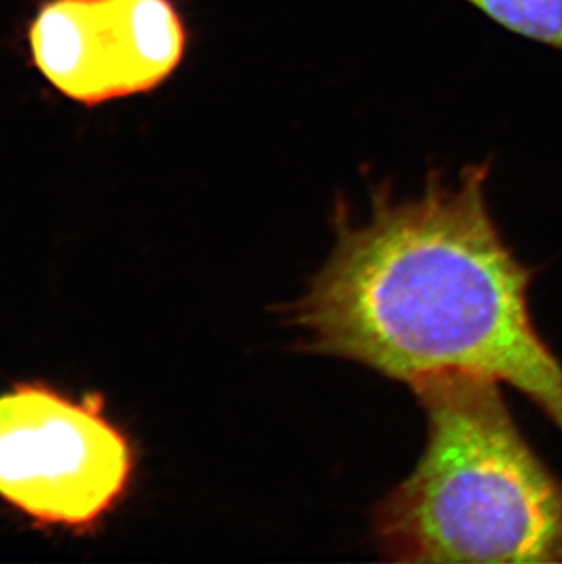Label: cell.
<instances>
[{
	"label": "cell",
	"instance_id": "obj_1",
	"mask_svg": "<svg viewBox=\"0 0 562 564\" xmlns=\"http://www.w3.org/2000/svg\"><path fill=\"white\" fill-rule=\"evenodd\" d=\"M488 161L447 182L431 172L419 196L372 191L307 291L285 310L300 349L360 364L397 382L472 373L531 400L562 433V366L530 311L533 272L500 235Z\"/></svg>",
	"mask_w": 562,
	"mask_h": 564
},
{
	"label": "cell",
	"instance_id": "obj_5",
	"mask_svg": "<svg viewBox=\"0 0 562 564\" xmlns=\"http://www.w3.org/2000/svg\"><path fill=\"white\" fill-rule=\"evenodd\" d=\"M520 37L562 52V0H467Z\"/></svg>",
	"mask_w": 562,
	"mask_h": 564
},
{
	"label": "cell",
	"instance_id": "obj_3",
	"mask_svg": "<svg viewBox=\"0 0 562 564\" xmlns=\"http://www.w3.org/2000/svg\"><path fill=\"white\" fill-rule=\"evenodd\" d=\"M133 466L99 394L75 400L37 382L0 394V499L33 521L96 524L127 494Z\"/></svg>",
	"mask_w": 562,
	"mask_h": 564
},
{
	"label": "cell",
	"instance_id": "obj_4",
	"mask_svg": "<svg viewBox=\"0 0 562 564\" xmlns=\"http://www.w3.org/2000/svg\"><path fill=\"white\" fill-rule=\"evenodd\" d=\"M28 46L61 96L91 108L165 85L185 59L188 32L174 0H46Z\"/></svg>",
	"mask_w": 562,
	"mask_h": 564
},
{
	"label": "cell",
	"instance_id": "obj_2",
	"mask_svg": "<svg viewBox=\"0 0 562 564\" xmlns=\"http://www.w3.org/2000/svg\"><path fill=\"white\" fill-rule=\"evenodd\" d=\"M424 411L413 471L372 510L389 563H562V480L528 444L500 383L439 373L409 386Z\"/></svg>",
	"mask_w": 562,
	"mask_h": 564
}]
</instances>
